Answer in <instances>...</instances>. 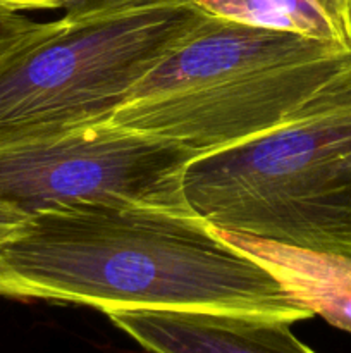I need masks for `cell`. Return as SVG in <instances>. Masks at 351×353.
<instances>
[{
    "instance_id": "obj_1",
    "label": "cell",
    "mask_w": 351,
    "mask_h": 353,
    "mask_svg": "<svg viewBox=\"0 0 351 353\" xmlns=\"http://www.w3.org/2000/svg\"><path fill=\"white\" fill-rule=\"evenodd\" d=\"M0 296L110 310L313 317L195 212L76 203L41 210L0 248Z\"/></svg>"
},
{
    "instance_id": "obj_2",
    "label": "cell",
    "mask_w": 351,
    "mask_h": 353,
    "mask_svg": "<svg viewBox=\"0 0 351 353\" xmlns=\"http://www.w3.org/2000/svg\"><path fill=\"white\" fill-rule=\"evenodd\" d=\"M350 68L351 48L209 14L110 123L200 157L289 123Z\"/></svg>"
},
{
    "instance_id": "obj_3",
    "label": "cell",
    "mask_w": 351,
    "mask_h": 353,
    "mask_svg": "<svg viewBox=\"0 0 351 353\" xmlns=\"http://www.w3.org/2000/svg\"><path fill=\"white\" fill-rule=\"evenodd\" d=\"M182 188L215 230L351 257V68L289 123L189 162Z\"/></svg>"
},
{
    "instance_id": "obj_4",
    "label": "cell",
    "mask_w": 351,
    "mask_h": 353,
    "mask_svg": "<svg viewBox=\"0 0 351 353\" xmlns=\"http://www.w3.org/2000/svg\"><path fill=\"white\" fill-rule=\"evenodd\" d=\"M206 16L193 0H158L45 23L0 57V147L110 121Z\"/></svg>"
},
{
    "instance_id": "obj_5",
    "label": "cell",
    "mask_w": 351,
    "mask_h": 353,
    "mask_svg": "<svg viewBox=\"0 0 351 353\" xmlns=\"http://www.w3.org/2000/svg\"><path fill=\"white\" fill-rule=\"evenodd\" d=\"M198 155L110 121L0 147V200L30 216L76 203L193 212L182 188Z\"/></svg>"
},
{
    "instance_id": "obj_6",
    "label": "cell",
    "mask_w": 351,
    "mask_h": 353,
    "mask_svg": "<svg viewBox=\"0 0 351 353\" xmlns=\"http://www.w3.org/2000/svg\"><path fill=\"white\" fill-rule=\"evenodd\" d=\"M107 319L150 353H317L270 317L193 310H110Z\"/></svg>"
},
{
    "instance_id": "obj_7",
    "label": "cell",
    "mask_w": 351,
    "mask_h": 353,
    "mask_svg": "<svg viewBox=\"0 0 351 353\" xmlns=\"http://www.w3.org/2000/svg\"><path fill=\"white\" fill-rule=\"evenodd\" d=\"M219 231V230H217ZM220 236L267 269L298 305L351 333V257L289 247L248 234Z\"/></svg>"
},
{
    "instance_id": "obj_8",
    "label": "cell",
    "mask_w": 351,
    "mask_h": 353,
    "mask_svg": "<svg viewBox=\"0 0 351 353\" xmlns=\"http://www.w3.org/2000/svg\"><path fill=\"white\" fill-rule=\"evenodd\" d=\"M227 21L351 48V0H193Z\"/></svg>"
},
{
    "instance_id": "obj_9",
    "label": "cell",
    "mask_w": 351,
    "mask_h": 353,
    "mask_svg": "<svg viewBox=\"0 0 351 353\" xmlns=\"http://www.w3.org/2000/svg\"><path fill=\"white\" fill-rule=\"evenodd\" d=\"M45 23L30 19L21 12L0 9V57L36 34Z\"/></svg>"
},
{
    "instance_id": "obj_10",
    "label": "cell",
    "mask_w": 351,
    "mask_h": 353,
    "mask_svg": "<svg viewBox=\"0 0 351 353\" xmlns=\"http://www.w3.org/2000/svg\"><path fill=\"white\" fill-rule=\"evenodd\" d=\"M153 2L158 0H64L62 9H65V17L69 19H85V17L119 12Z\"/></svg>"
},
{
    "instance_id": "obj_11",
    "label": "cell",
    "mask_w": 351,
    "mask_h": 353,
    "mask_svg": "<svg viewBox=\"0 0 351 353\" xmlns=\"http://www.w3.org/2000/svg\"><path fill=\"white\" fill-rule=\"evenodd\" d=\"M31 221L30 214L0 200V248L19 236Z\"/></svg>"
},
{
    "instance_id": "obj_12",
    "label": "cell",
    "mask_w": 351,
    "mask_h": 353,
    "mask_svg": "<svg viewBox=\"0 0 351 353\" xmlns=\"http://www.w3.org/2000/svg\"><path fill=\"white\" fill-rule=\"evenodd\" d=\"M62 7H64V0H0V9H9L14 10V12L62 9Z\"/></svg>"
}]
</instances>
